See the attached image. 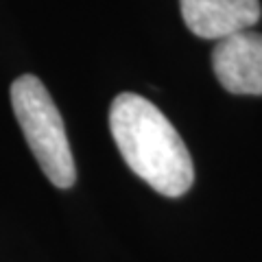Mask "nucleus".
<instances>
[{
  "label": "nucleus",
  "instance_id": "nucleus-3",
  "mask_svg": "<svg viewBox=\"0 0 262 262\" xmlns=\"http://www.w3.org/2000/svg\"><path fill=\"white\" fill-rule=\"evenodd\" d=\"M212 68L227 92L241 96L262 94V33L241 31L216 42Z\"/></svg>",
  "mask_w": 262,
  "mask_h": 262
},
{
  "label": "nucleus",
  "instance_id": "nucleus-2",
  "mask_svg": "<svg viewBox=\"0 0 262 262\" xmlns=\"http://www.w3.org/2000/svg\"><path fill=\"white\" fill-rule=\"evenodd\" d=\"M11 107L44 175L57 188H70L77 179L75 158L61 114L44 83L33 75L18 77L11 85Z\"/></svg>",
  "mask_w": 262,
  "mask_h": 262
},
{
  "label": "nucleus",
  "instance_id": "nucleus-4",
  "mask_svg": "<svg viewBox=\"0 0 262 262\" xmlns=\"http://www.w3.org/2000/svg\"><path fill=\"white\" fill-rule=\"evenodd\" d=\"M182 18L196 37L221 42L260 20L258 0H179Z\"/></svg>",
  "mask_w": 262,
  "mask_h": 262
},
{
  "label": "nucleus",
  "instance_id": "nucleus-1",
  "mask_svg": "<svg viewBox=\"0 0 262 262\" xmlns=\"http://www.w3.org/2000/svg\"><path fill=\"white\" fill-rule=\"evenodd\" d=\"M110 129L127 166L164 196H182L194 166L182 136L151 101L122 92L110 107Z\"/></svg>",
  "mask_w": 262,
  "mask_h": 262
}]
</instances>
